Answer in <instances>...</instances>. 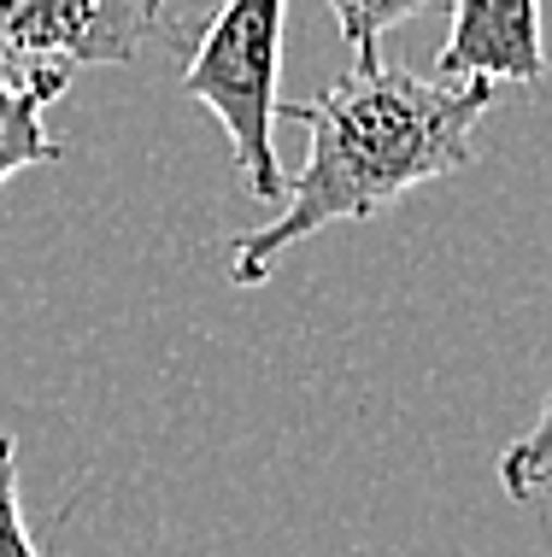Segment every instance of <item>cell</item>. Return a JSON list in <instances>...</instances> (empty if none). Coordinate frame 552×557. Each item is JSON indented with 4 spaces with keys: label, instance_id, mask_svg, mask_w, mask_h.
Segmentation results:
<instances>
[{
    "label": "cell",
    "instance_id": "6da1fadb",
    "mask_svg": "<svg viewBox=\"0 0 552 557\" xmlns=\"http://www.w3.org/2000/svg\"><path fill=\"white\" fill-rule=\"evenodd\" d=\"M500 83L417 77L412 65H353L318 100H282L277 117L306 124V164L282 188L277 223L230 247V282L259 288L294 240L365 223L406 200L412 188L441 183L476 159V124L494 107Z\"/></svg>",
    "mask_w": 552,
    "mask_h": 557
},
{
    "label": "cell",
    "instance_id": "7a4b0ae2",
    "mask_svg": "<svg viewBox=\"0 0 552 557\" xmlns=\"http://www.w3.org/2000/svg\"><path fill=\"white\" fill-rule=\"evenodd\" d=\"M282 12H289V0H223L183 65V95L200 100L223 124L242 188L253 200H282V188H289L277 164Z\"/></svg>",
    "mask_w": 552,
    "mask_h": 557
},
{
    "label": "cell",
    "instance_id": "3957f363",
    "mask_svg": "<svg viewBox=\"0 0 552 557\" xmlns=\"http://www.w3.org/2000/svg\"><path fill=\"white\" fill-rule=\"evenodd\" d=\"M165 24V0H0V48L59 65H136Z\"/></svg>",
    "mask_w": 552,
    "mask_h": 557
},
{
    "label": "cell",
    "instance_id": "277c9868",
    "mask_svg": "<svg viewBox=\"0 0 552 557\" xmlns=\"http://www.w3.org/2000/svg\"><path fill=\"white\" fill-rule=\"evenodd\" d=\"M436 77L446 83H547L541 0H453Z\"/></svg>",
    "mask_w": 552,
    "mask_h": 557
},
{
    "label": "cell",
    "instance_id": "5b68a950",
    "mask_svg": "<svg viewBox=\"0 0 552 557\" xmlns=\"http://www.w3.org/2000/svg\"><path fill=\"white\" fill-rule=\"evenodd\" d=\"M71 77L77 71L59 65V59H29L0 48V188L19 171L65 159V147L48 135V107L71 88Z\"/></svg>",
    "mask_w": 552,
    "mask_h": 557
},
{
    "label": "cell",
    "instance_id": "8992f818",
    "mask_svg": "<svg viewBox=\"0 0 552 557\" xmlns=\"http://www.w3.org/2000/svg\"><path fill=\"white\" fill-rule=\"evenodd\" d=\"M500 487L512 505H535L552 493V394L541 399L535 423L500 451Z\"/></svg>",
    "mask_w": 552,
    "mask_h": 557
},
{
    "label": "cell",
    "instance_id": "52a82bcc",
    "mask_svg": "<svg viewBox=\"0 0 552 557\" xmlns=\"http://www.w3.org/2000/svg\"><path fill=\"white\" fill-rule=\"evenodd\" d=\"M424 7H441V0H330L341 36H347V48H353V65H377V59H382L377 53L382 36L394 24L417 18Z\"/></svg>",
    "mask_w": 552,
    "mask_h": 557
},
{
    "label": "cell",
    "instance_id": "ba28073f",
    "mask_svg": "<svg viewBox=\"0 0 552 557\" xmlns=\"http://www.w3.org/2000/svg\"><path fill=\"white\" fill-rule=\"evenodd\" d=\"M0 557H41L36 534L24 522V499H19V446L0 429Z\"/></svg>",
    "mask_w": 552,
    "mask_h": 557
}]
</instances>
